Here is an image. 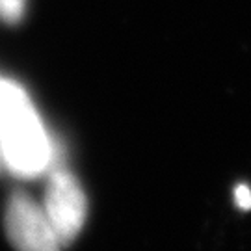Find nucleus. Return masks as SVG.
I'll return each instance as SVG.
<instances>
[{
	"label": "nucleus",
	"instance_id": "f257e3e1",
	"mask_svg": "<svg viewBox=\"0 0 251 251\" xmlns=\"http://www.w3.org/2000/svg\"><path fill=\"white\" fill-rule=\"evenodd\" d=\"M0 152L9 170L21 177L39 175L52 156L50 140L28 95L9 80H2Z\"/></svg>",
	"mask_w": 251,
	"mask_h": 251
},
{
	"label": "nucleus",
	"instance_id": "f03ea898",
	"mask_svg": "<svg viewBox=\"0 0 251 251\" xmlns=\"http://www.w3.org/2000/svg\"><path fill=\"white\" fill-rule=\"evenodd\" d=\"M6 233L17 251H60V238L45 210L25 192H15L6 206Z\"/></svg>",
	"mask_w": 251,
	"mask_h": 251
},
{
	"label": "nucleus",
	"instance_id": "7ed1b4c3",
	"mask_svg": "<svg viewBox=\"0 0 251 251\" xmlns=\"http://www.w3.org/2000/svg\"><path fill=\"white\" fill-rule=\"evenodd\" d=\"M45 212L62 246L71 244L86 220V196L69 171H54L47 184Z\"/></svg>",
	"mask_w": 251,
	"mask_h": 251
},
{
	"label": "nucleus",
	"instance_id": "20e7f679",
	"mask_svg": "<svg viewBox=\"0 0 251 251\" xmlns=\"http://www.w3.org/2000/svg\"><path fill=\"white\" fill-rule=\"evenodd\" d=\"M25 13V0H0V19L6 23H17Z\"/></svg>",
	"mask_w": 251,
	"mask_h": 251
},
{
	"label": "nucleus",
	"instance_id": "39448f33",
	"mask_svg": "<svg viewBox=\"0 0 251 251\" xmlns=\"http://www.w3.org/2000/svg\"><path fill=\"white\" fill-rule=\"evenodd\" d=\"M234 201L244 210L251 208V190L248 186H244V184L236 186V190H234Z\"/></svg>",
	"mask_w": 251,
	"mask_h": 251
},
{
	"label": "nucleus",
	"instance_id": "423d86ee",
	"mask_svg": "<svg viewBox=\"0 0 251 251\" xmlns=\"http://www.w3.org/2000/svg\"><path fill=\"white\" fill-rule=\"evenodd\" d=\"M0 102H2V80H0Z\"/></svg>",
	"mask_w": 251,
	"mask_h": 251
}]
</instances>
